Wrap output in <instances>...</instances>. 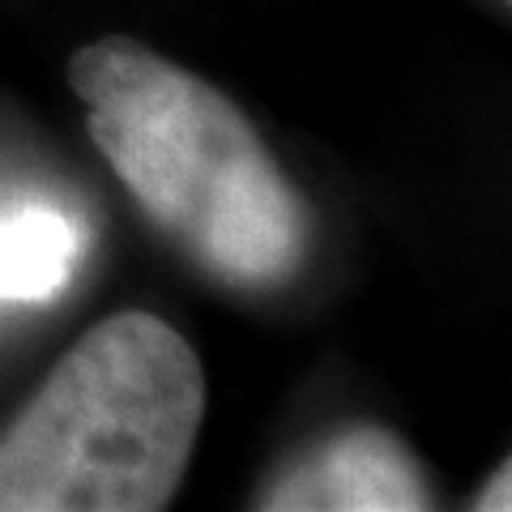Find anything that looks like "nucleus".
Here are the masks:
<instances>
[{"instance_id": "obj_1", "label": "nucleus", "mask_w": 512, "mask_h": 512, "mask_svg": "<svg viewBox=\"0 0 512 512\" xmlns=\"http://www.w3.org/2000/svg\"><path fill=\"white\" fill-rule=\"evenodd\" d=\"M69 86L103 163L210 278L278 291L303 269L308 205L218 86L128 35L77 47Z\"/></svg>"}, {"instance_id": "obj_6", "label": "nucleus", "mask_w": 512, "mask_h": 512, "mask_svg": "<svg viewBox=\"0 0 512 512\" xmlns=\"http://www.w3.org/2000/svg\"><path fill=\"white\" fill-rule=\"evenodd\" d=\"M504 5H508V9H512V0H504Z\"/></svg>"}, {"instance_id": "obj_2", "label": "nucleus", "mask_w": 512, "mask_h": 512, "mask_svg": "<svg viewBox=\"0 0 512 512\" xmlns=\"http://www.w3.org/2000/svg\"><path fill=\"white\" fill-rule=\"evenodd\" d=\"M205 423V367L154 312L99 320L0 431V512H158Z\"/></svg>"}, {"instance_id": "obj_4", "label": "nucleus", "mask_w": 512, "mask_h": 512, "mask_svg": "<svg viewBox=\"0 0 512 512\" xmlns=\"http://www.w3.org/2000/svg\"><path fill=\"white\" fill-rule=\"evenodd\" d=\"M86 231L60 210L0 214V303L56 299L77 278Z\"/></svg>"}, {"instance_id": "obj_3", "label": "nucleus", "mask_w": 512, "mask_h": 512, "mask_svg": "<svg viewBox=\"0 0 512 512\" xmlns=\"http://www.w3.org/2000/svg\"><path fill=\"white\" fill-rule=\"evenodd\" d=\"M269 512H423L436 495L419 457L380 423L320 436L256 495Z\"/></svg>"}, {"instance_id": "obj_5", "label": "nucleus", "mask_w": 512, "mask_h": 512, "mask_svg": "<svg viewBox=\"0 0 512 512\" xmlns=\"http://www.w3.org/2000/svg\"><path fill=\"white\" fill-rule=\"evenodd\" d=\"M470 508L474 512H512V453L495 466V474L487 478V483L478 487Z\"/></svg>"}]
</instances>
